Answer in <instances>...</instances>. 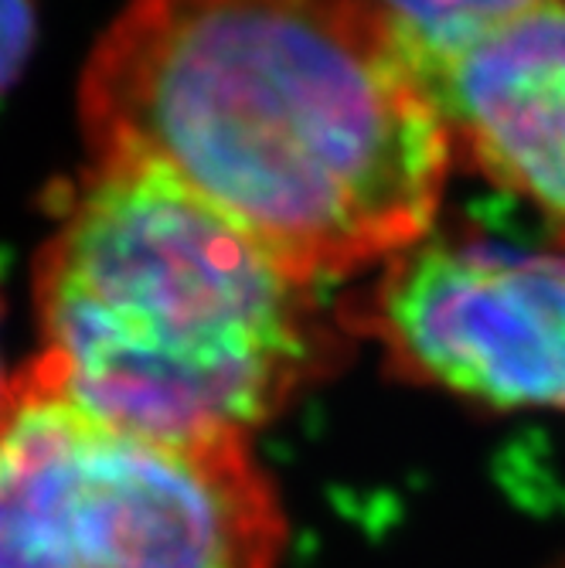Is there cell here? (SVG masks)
<instances>
[{
  "label": "cell",
  "mask_w": 565,
  "mask_h": 568,
  "mask_svg": "<svg viewBox=\"0 0 565 568\" xmlns=\"http://www.w3.org/2000/svg\"><path fill=\"white\" fill-rule=\"evenodd\" d=\"M34 41L31 0H0V89H8L24 69Z\"/></svg>",
  "instance_id": "obj_7"
},
{
  "label": "cell",
  "mask_w": 565,
  "mask_h": 568,
  "mask_svg": "<svg viewBox=\"0 0 565 568\" xmlns=\"http://www.w3.org/2000/svg\"><path fill=\"white\" fill-rule=\"evenodd\" d=\"M283 510L245 439L99 416L34 357L0 398V568H276Z\"/></svg>",
  "instance_id": "obj_3"
},
{
  "label": "cell",
  "mask_w": 565,
  "mask_h": 568,
  "mask_svg": "<svg viewBox=\"0 0 565 568\" xmlns=\"http://www.w3.org/2000/svg\"><path fill=\"white\" fill-rule=\"evenodd\" d=\"M389 368L491 408L565 412V255L420 242L337 310Z\"/></svg>",
  "instance_id": "obj_4"
},
{
  "label": "cell",
  "mask_w": 565,
  "mask_h": 568,
  "mask_svg": "<svg viewBox=\"0 0 565 568\" xmlns=\"http://www.w3.org/2000/svg\"><path fill=\"white\" fill-rule=\"evenodd\" d=\"M311 286L171 181L95 164L34 255L41 357L113 423L249 443L341 347Z\"/></svg>",
  "instance_id": "obj_2"
},
{
  "label": "cell",
  "mask_w": 565,
  "mask_h": 568,
  "mask_svg": "<svg viewBox=\"0 0 565 568\" xmlns=\"http://www.w3.org/2000/svg\"><path fill=\"white\" fill-rule=\"evenodd\" d=\"M8 382H11V372L4 368V361H0V398H4V392H8Z\"/></svg>",
  "instance_id": "obj_8"
},
{
  "label": "cell",
  "mask_w": 565,
  "mask_h": 568,
  "mask_svg": "<svg viewBox=\"0 0 565 568\" xmlns=\"http://www.w3.org/2000/svg\"><path fill=\"white\" fill-rule=\"evenodd\" d=\"M95 164L158 174L293 276L430 232L453 136L369 0H130L82 75Z\"/></svg>",
  "instance_id": "obj_1"
},
{
  "label": "cell",
  "mask_w": 565,
  "mask_h": 568,
  "mask_svg": "<svg viewBox=\"0 0 565 568\" xmlns=\"http://www.w3.org/2000/svg\"><path fill=\"white\" fill-rule=\"evenodd\" d=\"M481 174L565 222V0L413 62Z\"/></svg>",
  "instance_id": "obj_5"
},
{
  "label": "cell",
  "mask_w": 565,
  "mask_h": 568,
  "mask_svg": "<svg viewBox=\"0 0 565 568\" xmlns=\"http://www.w3.org/2000/svg\"><path fill=\"white\" fill-rule=\"evenodd\" d=\"M369 4L389 21L413 62H420L464 44L538 0H369Z\"/></svg>",
  "instance_id": "obj_6"
}]
</instances>
